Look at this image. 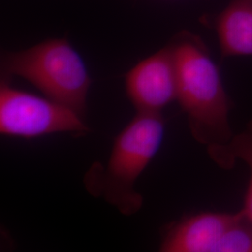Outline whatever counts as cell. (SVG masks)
<instances>
[{
	"mask_svg": "<svg viewBox=\"0 0 252 252\" xmlns=\"http://www.w3.org/2000/svg\"><path fill=\"white\" fill-rule=\"evenodd\" d=\"M2 69L30 82L44 96L85 116L91 78L80 54L63 38L5 54Z\"/></svg>",
	"mask_w": 252,
	"mask_h": 252,
	"instance_id": "3",
	"label": "cell"
},
{
	"mask_svg": "<svg viewBox=\"0 0 252 252\" xmlns=\"http://www.w3.org/2000/svg\"><path fill=\"white\" fill-rule=\"evenodd\" d=\"M207 151L220 168L231 169L237 161H243L248 165L250 180L241 210L252 222V120L244 131L234 135L229 142L207 148Z\"/></svg>",
	"mask_w": 252,
	"mask_h": 252,
	"instance_id": "8",
	"label": "cell"
},
{
	"mask_svg": "<svg viewBox=\"0 0 252 252\" xmlns=\"http://www.w3.org/2000/svg\"><path fill=\"white\" fill-rule=\"evenodd\" d=\"M211 24L222 57L252 56V0H230Z\"/></svg>",
	"mask_w": 252,
	"mask_h": 252,
	"instance_id": "7",
	"label": "cell"
},
{
	"mask_svg": "<svg viewBox=\"0 0 252 252\" xmlns=\"http://www.w3.org/2000/svg\"><path fill=\"white\" fill-rule=\"evenodd\" d=\"M162 252H252V222L237 213L200 212L163 230Z\"/></svg>",
	"mask_w": 252,
	"mask_h": 252,
	"instance_id": "4",
	"label": "cell"
},
{
	"mask_svg": "<svg viewBox=\"0 0 252 252\" xmlns=\"http://www.w3.org/2000/svg\"><path fill=\"white\" fill-rule=\"evenodd\" d=\"M162 113L136 112L116 136L106 164L94 162L84 176L87 191L104 199L123 215L132 216L143 205L135 183L162 146Z\"/></svg>",
	"mask_w": 252,
	"mask_h": 252,
	"instance_id": "2",
	"label": "cell"
},
{
	"mask_svg": "<svg viewBox=\"0 0 252 252\" xmlns=\"http://www.w3.org/2000/svg\"><path fill=\"white\" fill-rule=\"evenodd\" d=\"M170 45L177 68V101L190 134L207 149L226 144L234 136L229 119L232 101L219 66L196 36L182 34Z\"/></svg>",
	"mask_w": 252,
	"mask_h": 252,
	"instance_id": "1",
	"label": "cell"
},
{
	"mask_svg": "<svg viewBox=\"0 0 252 252\" xmlns=\"http://www.w3.org/2000/svg\"><path fill=\"white\" fill-rule=\"evenodd\" d=\"M84 117L59 102L16 89L2 81L0 86V133L6 136L35 138L55 133L85 134Z\"/></svg>",
	"mask_w": 252,
	"mask_h": 252,
	"instance_id": "5",
	"label": "cell"
},
{
	"mask_svg": "<svg viewBox=\"0 0 252 252\" xmlns=\"http://www.w3.org/2000/svg\"><path fill=\"white\" fill-rule=\"evenodd\" d=\"M126 90L136 112L162 113L177 101L178 78L171 45L133 66L126 74Z\"/></svg>",
	"mask_w": 252,
	"mask_h": 252,
	"instance_id": "6",
	"label": "cell"
}]
</instances>
